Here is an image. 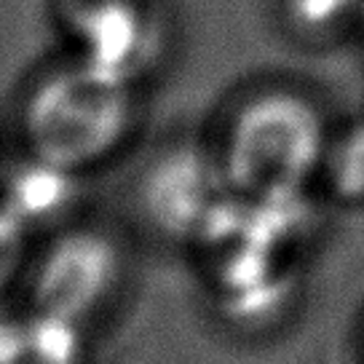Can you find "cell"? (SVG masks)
I'll return each instance as SVG.
<instances>
[{
  "mask_svg": "<svg viewBox=\"0 0 364 364\" xmlns=\"http://www.w3.org/2000/svg\"><path fill=\"white\" fill-rule=\"evenodd\" d=\"M321 171L338 198L351 204L364 201V124L348 129L332 148L327 145Z\"/></svg>",
  "mask_w": 364,
  "mask_h": 364,
  "instance_id": "8",
  "label": "cell"
},
{
  "mask_svg": "<svg viewBox=\"0 0 364 364\" xmlns=\"http://www.w3.org/2000/svg\"><path fill=\"white\" fill-rule=\"evenodd\" d=\"M132 115V83L80 65L33 91L24 107V139L30 156L83 174L124 142Z\"/></svg>",
  "mask_w": 364,
  "mask_h": 364,
  "instance_id": "1",
  "label": "cell"
},
{
  "mask_svg": "<svg viewBox=\"0 0 364 364\" xmlns=\"http://www.w3.org/2000/svg\"><path fill=\"white\" fill-rule=\"evenodd\" d=\"M83 65L132 83L153 48L145 14L129 0H97L78 16Z\"/></svg>",
  "mask_w": 364,
  "mask_h": 364,
  "instance_id": "5",
  "label": "cell"
},
{
  "mask_svg": "<svg viewBox=\"0 0 364 364\" xmlns=\"http://www.w3.org/2000/svg\"><path fill=\"white\" fill-rule=\"evenodd\" d=\"M327 153L316 107L295 94H268L233 121L223 166L230 188L247 198L303 193Z\"/></svg>",
  "mask_w": 364,
  "mask_h": 364,
  "instance_id": "2",
  "label": "cell"
},
{
  "mask_svg": "<svg viewBox=\"0 0 364 364\" xmlns=\"http://www.w3.org/2000/svg\"><path fill=\"white\" fill-rule=\"evenodd\" d=\"M233 196L223 159L215 161L198 148L166 153L142 182L145 217L164 236L191 244L212 228Z\"/></svg>",
  "mask_w": 364,
  "mask_h": 364,
  "instance_id": "4",
  "label": "cell"
},
{
  "mask_svg": "<svg viewBox=\"0 0 364 364\" xmlns=\"http://www.w3.org/2000/svg\"><path fill=\"white\" fill-rule=\"evenodd\" d=\"M0 364H89L86 324L41 308L14 314L0 346Z\"/></svg>",
  "mask_w": 364,
  "mask_h": 364,
  "instance_id": "7",
  "label": "cell"
},
{
  "mask_svg": "<svg viewBox=\"0 0 364 364\" xmlns=\"http://www.w3.org/2000/svg\"><path fill=\"white\" fill-rule=\"evenodd\" d=\"M30 239L33 236L19 225V220L0 204V295L24 268Z\"/></svg>",
  "mask_w": 364,
  "mask_h": 364,
  "instance_id": "9",
  "label": "cell"
},
{
  "mask_svg": "<svg viewBox=\"0 0 364 364\" xmlns=\"http://www.w3.org/2000/svg\"><path fill=\"white\" fill-rule=\"evenodd\" d=\"M80 193V171L30 156L27 164L14 169L3 182L0 204L30 236H38L68 228Z\"/></svg>",
  "mask_w": 364,
  "mask_h": 364,
  "instance_id": "6",
  "label": "cell"
},
{
  "mask_svg": "<svg viewBox=\"0 0 364 364\" xmlns=\"http://www.w3.org/2000/svg\"><path fill=\"white\" fill-rule=\"evenodd\" d=\"M353 0H295V16L303 24L321 27L332 24V19H343Z\"/></svg>",
  "mask_w": 364,
  "mask_h": 364,
  "instance_id": "10",
  "label": "cell"
},
{
  "mask_svg": "<svg viewBox=\"0 0 364 364\" xmlns=\"http://www.w3.org/2000/svg\"><path fill=\"white\" fill-rule=\"evenodd\" d=\"M124 284V252L100 228L68 225L46 241L30 268V308L86 324Z\"/></svg>",
  "mask_w": 364,
  "mask_h": 364,
  "instance_id": "3",
  "label": "cell"
},
{
  "mask_svg": "<svg viewBox=\"0 0 364 364\" xmlns=\"http://www.w3.org/2000/svg\"><path fill=\"white\" fill-rule=\"evenodd\" d=\"M11 316H14V311H9V308L0 303V346H3V338H6L9 324H11Z\"/></svg>",
  "mask_w": 364,
  "mask_h": 364,
  "instance_id": "11",
  "label": "cell"
}]
</instances>
